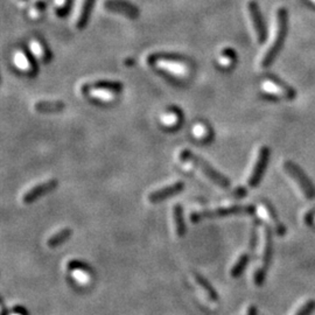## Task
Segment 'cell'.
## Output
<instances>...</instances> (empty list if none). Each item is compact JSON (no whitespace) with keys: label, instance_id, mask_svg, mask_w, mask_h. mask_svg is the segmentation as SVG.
<instances>
[{"label":"cell","instance_id":"6da1fadb","mask_svg":"<svg viewBox=\"0 0 315 315\" xmlns=\"http://www.w3.org/2000/svg\"><path fill=\"white\" fill-rule=\"evenodd\" d=\"M287 32V13L285 8H279L277 12V20H276V28L275 34H273V40L270 43L268 50L265 51L264 56L262 60V67L266 68L270 64H272L273 61L278 55L280 48H282L284 40H285Z\"/></svg>","mask_w":315,"mask_h":315},{"label":"cell","instance_id":"7a4b0ae2","mask_svg":"<svg viewBox=\"0 0 315 315\" xmlns=\"http://www.w3.org/2000/svg\"><path fill=\"white\" fill-rule=\"evenodd\" d=\"M180 158L182 161H188L190 163H193L194 166H196L198 169L201 170L204 175H207L209 179H210L213 182H215L218 186L222 188H228L230 186V181L223 174H221L220 172H217L216 169L214 168L213 166L210 165L208 161H205L203 158L197 156L191 152L189 150H183L180 154Z\"/></svg>","mask_w":315,"mask_h":315},{"label":"cell","instance_id":"3957f363","mask_svg":"<svg viewBox=\"0 0 315 315\" xmlns=\"http://www.w3.org/2000/svg\"><path fill=\"white\" fill-rule=\"evenodd\" d=\"M256 211L255 205L246 204V205H230V207H223L217 208L214 210H202L196 211V213H191L190 221L193 223H197L202 220H211V218H221V217H228L232 215H242V214H253Z\"/></svg>","mask_w":315,"mask_h":315},{"label":"cell","instance_id":"277c9868","mask_svg":"<svg viewBox=\"0 0 315 315\" xmlns=\"http://www.w3.org/2000/svg\"><path fill=\"white\" fill-rule=\"evenodd\" d=\"M284 169L286 170V173L289 175L292 176L298 186H299L301 193L304 194V196L308 198V200H313L315 198V187L312 181L308 179V176L304 173V170L298 167L296 163L286 161L284 163Z\"/></svg>","mask_w":315,"mask_h":315},{"label":"cell","instance_id":"5b68a950","mask_svg":"<svg viewBox=\"0 0 315 315\" xmlns=\"http://www.w3.org/2000/svg\"><path fill=\"white\" fill-rule=\"evenodd\" d=\"M269 158H270V150L266 146L260 147L258 157H257V160L255 162V166H253V169L251 174H250L249 177V186L255 188L259 184L260 181L263 179V175H264L266 167H268L269 162Z\"/></svg>","mask_w":315,"mask_h":315},{"label":"cell","instance_id":"8992f818","mask_svg":"<svg viewBox=\"0 0 315 315\" xmlns=\"http://www.w3.org/2000/svg\"><path fill=\"white\" fill-rule=\"evenodd\" d=\"M248 9L250 18H251V22L253 25V30H255L257 41H258L259 43L264 42L266 37V29L264 21H263L262 14H260L258 5H257L256 1H250L248 5Z\"/></svg>","mask_w":315,"mask_h":315},{"label":"cell","instance_id":"52a82bcc","mask_svg":"<svg viewBox=\"0 0 315 315\" xmlns=\"http://www.w3.org/2000/svg\"><path fill=\"white\" fill-rule=\"evenodd\" d=\"M57 184H59V182H57V180L55 179L44 181V182L42 183L36 184V186H34L32 189H29L27 193H25V195H23V197H22V202L26 204L33 203L34 201H36L37 198L43 196L44 194L50 193L51 190L55 189V188L57 187Z\"/></svg>","mask_w":315,"mask_h":315},{"label":"cell","instance_id":"ba28073f","mask_svg":"<svg viewBox=\"0 0 315 315\" xmlns=\"http://www.w3.org/2000/svg\"><path fill=\"white\" fill-rule=\"evenodd\" d=\"M184 189V182L182 181H177V182H174L169 186H166L161 188V189H158L152 191L149 195V201L152 202V203H159V202H162L167 200V198L173 197L174 195L181 193Z\"/></svg>","mask_w":315,"mask_h":315},{"label":"cell","instance_id":"9c48e42d","mask_svg":"<svg viewBox=\"0 0 315 315\" xmlns=\"http://www.w3.org/2000/svg\"><path fill=\"white\" fill-rule=\"evenodd\" d=\"M149 62L156 63L158 67L162 68V69L168 70L170 73L180 75V76H183L188 73L187 67L184 66L183 63L179 62L177 60L169 59V57H159V56H152L151 59H149Z\"/></svg>","mask_w":315,"mask_h":315},{"label":"cell","instance_id":"30bf717a","mask_svg":"<svg viewBox=\"0 0 315 315\" xmlns=\"http://www.w3.org/2000/svg\"><path fill=\"white\" fill-rule=\"evenodd\" d=\"M259 213L263 220H264L265 222H268L269 225H271L272 230L275 231L277 235L283 236L284 234H285L286 229L283 225L282 222L278 220V217H277L275 210H273V208L271 207V205H270L269 203H266V202H263Z\"/></svg>","mask_w":315,"mask_h":315},{"label":"cell","instance_id":"8fae6325","mask_svg":"<svg viewBox=\"0 0 315 315\" xmlns=\"http://www.w3.org/2000/svg\"><path fill=\"white\" fill-rule=\"evenodd\" d=\"M104 7L109 11L122 13L130 18H137L139 15V9L135 5L124 1V0H107L104 2Z\"/></svg>","mask_w":315,"mask_h":315},{"label":"cell","instance_id":"7c38bea8","mask_svg":"<svg viewBox=\"0 0 315 315\" xmlns=\"http://www.w3.org/2000/svg\"><path fill=\"white\" fill-rule=\"evenodd\" d=\"M262 88L265 92H268L270 95L277 96V97H282L286 99H293L296 97V92H294L292 88H289L286 87L285 84L278 83V82L271 80L265 81L264 83H263Z\"/></svg>","mask_w":315,"mask_h":315},{"label":"cell","instance_id":"4fadbf2b","mask_svg":"<svg viewBox=\"0 0 315 315\" xmlns=\"http://www.w3.org/2000/svg\"><path fill=\"white\" fill-rule=\"evenodd\" d=\"M173 217H174V223H175L176 235L179 236V237H183L187 232V227H186V223H184L183 208L180 203L174 205Z\"/></svg>","mask_w":315,"mask_h":315},{"label":"cell","instance_id":"5bb4252c","mask_svg":"<svg viewBox=\"0 0 315 315\" xmlns=\"http://www.w3.org/2000/svg\"><path fill=\"white\" fill-rule=\"evenodd\" d=\"M95 5V0H84L83 4H82V8L80 14H78L76 27L78 29H83L85 25H87L89 16H90L91 9Z\"/></svg>","mask_w":315,"mask_h":315},{"label":"cell","instance_id":"9a60e30c","mask_svg":"<svg viewBox=\"0 0 315 315\" xmlns=\"http://www.w3.org/2000/svg\"><path fill=\"white\" fill-rule=\"evenodd\" d=\"M71 234H73V230H71L70 228H64L62 230H60L59 232H56V234L51 236V237L47 241V245L51 249L57 248V246H60L61 244H63L64 242L68 241V239L70 238Z\"/></svg>","mask_w":315,"mask_h":315},{"label":"cell","instance_id":"2e32d148","mask_svg":"<svg viewBox=\"0 0 315 315\" xmlns=\"http://www.w3.org/2000/svg\"><path fill=\"white\" fill-rule=\"evenodd\" d=\"M194 277H195V279H196V282H197L198 285H200L202 289L205 291V293H207L208 297L210 298V300L217 301L218 300V294L216 292V290H215L214 287H213V285H211V284L209 283L203 276L200 275V273L194 272Z\"/></svg>","mask_w":315,"mask_h":315},{"label":"cell","instance_id":"e0dca14e","mask_svg":"<svg viewBox=\"0 0 315 315\" xmlns=\"http://www.w3.org/2000/svg\"><path fill=\"white\" fill-rule=\"evenodd\" d=\"M88 89H91V90H95V89H101V90L112 91L116 94V92H119L123 90V84L119 83V82L103 81V82H97V83L89 85L88 88H85V90H88Z\"/></svg>","mask_w":315,"mask_h":315},{"label":"cell","instance_id":"ac0fdd59","mask_svg":"<svg viewBox=\"0 0 315 315\" xmlns=\"http://www.w3.org/2000/svg\"><path fill=\"white\" fill-rule=\"evenodd\" d=\"M64 109L62 102H37L35 104V110L39 112H59Z\"/></svg>","mask_w":315,"mask_h":315},{"label":"cell","instance_id":"d6986e66","mask_svg":"<svg viewBox=\"0 0 315 315\" xmlns=\"http://www.w3.org/2000/svg\"><path fill=\"white\" fill-rule=\"evenodd\" d=\"M248 262H249V255H246V253H243V255L237 259L236 264L232 266V269L230 271L231 277H234V278H237V277L241 276L243 271H244V269L246 268V264H248Z\"/></svg>","mask_w":315,"mask_h":315},{"label":"cell","instance_id":"ffe728a7","mask_svg":"<svg viewBox=\"0 0 315 315\" xmlns=\"http://www.w3.org/2000/svg\"><path fill=\"white\" fill-rule=\"evenodd\" d=\"M30 48H32L33 53L35 54L37 57L42 59L44 62H48V61H49V53H48V50L40 42H37V41H32Z\"/></svg>","mask_w":315,"mask_h":315},{"label":"cell","instance_id":"44dd1931","mask_svg":"<svg viewBox=\"0 0 315 315\" xmlns=\"http://www.w3.org/2000/svg\"><path fill=\"white\" fill-rule=\"evenodd\" d=\"M14 62L16 66H18L20 69L22 70H30L32 68V63L30 61L27 59V56L23 53H16L14 56Z\"/></svg>","mask_w":315,"mask_h":315},{"label":"cell","instance_id":"7402d4cb","mask_svg":"<svg viewBox=\"0 0 315 315\" xmlns=\"http://www.w3.org/2000/svg\"><path fill=\"white\" fill-rule=\"evenodd\" d=\"M234 60H235V51L234 50L227 48V49H224L223 51H222V54L220 56V63L222 64V66L228 67L229 64H231L232 62H234Z\"/></svg>","mask_w":315,"mask_h":315},{"label":"cell","instance_id":"603a6c76","mask_svg":"<svg viewBox=\"0 0 315 315\" xmlns=\"http://www.w3.org/2000/svg\"><path fill=\"white\" fill-rule=\"evenodd\" d=\"M68 269L71 270V271L75 272H89L90 271V268L85 264V263L81 262V260H71V262L68 264Z\"/></svg>","mask_w":315,"mask_h":315},{"label":"cell","instance_id":"cb8c5ba5","mask_svg":"<svg viewBox=\"0 0 315 315\" xmlns=\"http://www.w3.org/2000/svg\"><path fill=\"white\" fill-rule=\"evenodd\" d=\"M315 310V301L314 300H308L301 306L299 310L297 311V313L294 315H311Z\"/></svg>","mask_w":315,"mask_h":315},{"label":"cell","instance_id":"d4e9b609","mask_svg":"<svg viewBox=\"0 0 315 315\" xmlns=\"http://www.w3.org/2000/svg\"><path fill=\"white\" fill-rule=\"evenodd\" d=\"M91 95L94 96V97H97L99 99H104V101H110V99H114L115 97V92L108 91V90H101V89H95V90H92Z\"/></svg>","mask_w":315,"mask_h":315},{"label":"cell","instance_id":"484cf974","mask_svg":"<svg viewBox=\"0 0 315 315\" xmlns=\"http://www.w3.org/2000/svg\"><path fill=\"white\" fill-rule=\"evenodd\" d=\"M162 122L165 123L166 125H172V124H175V123L177 122V116L174 115V114H170V115H166L162 117Z\"/></svg>","mask_w":315,"mask_h":315},{"label":"cell","instance_id":"4316f807","mask_svg":"<svg viewBox=\"0 0 315 315\" xmlns=\"http://www.w3.org/2000/svg\"><path fill=\"white\" fill-rule=\"evenodd\" d=\"M194 132H195V135L196 136H198V137H202L205 133V131H204V128L202 125H197L196 128L194 129Z\"/></svg>","mask_w":315,"mask_h":315},{"label":"cell","instance_id":"83f0119b","mask_svg":"<svg viewBox=\"0 0 315 315\" xmlns=\"http://www.w3.org/2000/svg\"><path fill=\"white\" fill-rule=\"evenodd\" d=\"M307 223H308V224H313V225H315V213L310 215V217L307 218Z\"/></svg>","mask_w":315,"mask_h":315},{"label":"cell","instance_id":"f1b7e54d","mask_svg":"<svg viewBox=\"0 0 315 315\" xmlns=\"http://www.w3.org/2000/svg\"><path fill=\"white\" fill-rule=\"evenodd\" d=\"M55 2H56L57 7H63V6L66 5L67 0H55Z\"/></svg>","mask_w":315,"mask_h":315},{"label":"cell","instance_id":"f546056e","mask_svg":"<svg viewBox=\"0 0 315 315\" xmlns=\"http://www.w3.org/2000/svg\"><path fill=\"white\" fill-rule=\"evenodd\" d=\"M248 315H257V311H256V307H255V306H250L249 312H248Z\"/></svg>","mask_w":315,"mask_h":315},{"label":"cell","instance_id":"4dcf8cb0","mask_svg":"<svg viewBox=\"0 0 315 315\" xmlns=\"http://www.w3.org/2000/svg\"><path fill=\"white\" fill-rule=\"evenodd\" d=\"M312 1H313V2H314V4H315V0H312Z\"/></svg>","mask_w":315,"mask_h":315}]
</instances>
